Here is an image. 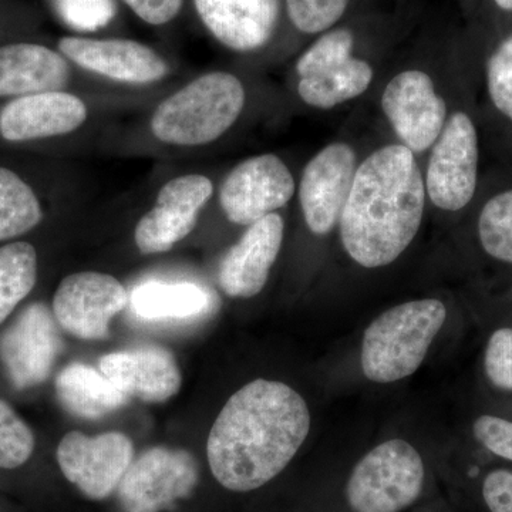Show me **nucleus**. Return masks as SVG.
<instances>
[{
  "mask_svg": "<svg viewBox=\"0 0 512 512\" xmlns=\"http://www.w3.org/2000/svg\"><path fill=\"white\" fill-rule=\"evenodd\" d=\"M311 430L305 399L288 384L256 379L229 397L207 443L215 480L235 493L264 487L282 473Z\"/></svg>",
  "mask_w": 512,
  "mask_h": 512,
  "instance_id": "f257e3e1",
  "label": "nucleus"
},
{
  "mask_svg": "<svg viewBox=\"0 0 512 512\" xmlns=\"http://www.w3.org/2000/svg\"><path fill=\"white\" fill-rule=\"evenodd\" d=\"M60 18L80 32L106 28L117 12L116 0H55Z\"/></svg>",
  "mask_w": 512,
  "mask_h": 512,
  "instance_id": "c756f323",
  "label": "nucleus"
},
{
  "mask_svg": "<svg viewBox=\"0 0 512 512\" xmlns=\"http://www.w3.org/2000/svg\"><path fill=\"white\" fill-rule=\"evenodd\" d=\"M471 79L460 70L446 124L421 161L429 207L444 215L460 214L480 191L481 137Z\"/></svg>",
  "mask_w": 512,
  "mask_h": 512,
  "instance_id": "20e7f679",
  "label": "nucleus"
},
{
  "mask_svg": "<svg viewBox=\"0 0 512 512\" xmlns=\"http://www.w3.org/2000/svg\"><path fill=\"white\" fill-rule=\"evenodd\" d=\"M134 15L151 26L173 22L183 9L184 0H123Z\"/></svg>",
  "mask_w": 512,
  "mask_h": 512,
  "instance_id": "473e14b6",
  "label": "nucleus"
},
{
  "mask_svg": "<svg viewBox=\"0 0 512 512\" xmlns=\"http://www.w3.org/2000/svg\"><path fill=\"white\" fill-rule=\"evenodd\" d=\"M493 3L500 12L512 15V0H493Z\"/></svg>",
  "mask_w": 512,
  "mask_h": 512,
  "instance_id": "f704fd0d",
  "label": "nucleus"
},
{
  "mask_svg": "<svg viewBox=\"0 0 512 512\" xmlns=\"http://www.w3.org/2000/svg\"><path fill=\"white\" fill-rule=\"evenodd\" d=\"M367 5L369 0H284L286 22L308 43L359 15Z\"/></svg>",
  "mask_w": 512,
  "mask_h": 512,
  "instance_id": "b1692460",
  "label": "nucleus"
},
{
  "mask_svg": "<svg viewBox=\"0 0 512 512\" xmlns=\"http://www.w3.org/2000/svg\"><path fill=\"white\" fill-rule=\"evenodd\" d=\"M214 195L207 175L185 174L168 180L154 207L137 222L134 241L144 255L163 254L194 231L201 211Z\"/></svg>",
  "mask_w": 512,
  "mask_h": 512,
  "instance_id": "9d476101",
  "label": "nucleus"
},
{
  "mask_svg": "<svg viewBox=\"0 0 512 512\" xmlns=\"http://www.w3.org/2000/svg\"><path fill=\"white\" fill-rule=\"evenodd\" d=\"M198 464L188 451L154 447L128 467L117 488L124 512H161L194 493Z\"/></svg>",
  "mask_w": 512,
  "mask_h": 512,
  "instance_id": "1a4fd4ad",
  "label": "nucleus"
},
{
  "mask_svg": "<svg viewBox=\"0 0 512 512\" xmlns=\"http://www.w3.org/2000/svg\"><path fill=\"white\" fill-rule=\"evenodd\" d=\"M89 117L86 103L72 93L45 92L16 97L0 111V136L12 143L64 136Z\"/></svg>",
  "mask_w": 512,
  "mask_h": 512,
  "instance_id": "a211bd4d",
  "label": "nucleus"
},
{
  "mask_svg": "<svg viewBox=\"0 0 512 512\" xmlns=\"http://www.w3.org/2000/svg\"><path fill=\"white\" fill-rule=\"evenodd\" d=\"M56 394L67 412L86 420L109 416L130 399L100 370L83 363H72L57 375Z\"/></svg>",
  "mask_w": 512,
  "mask_h": 512,
  "instance_id": "4be33fe9",
  "label": "nucleus"
},
{
  "mask_svg": "<svg viewBox=\"0 0 512 512\" xmlns=\"http://www.w3.org/2000/svg\"><path fill=\"white\" fill-rule=\"evenodd\" d=\"M42 218L35 191L18 174L0 167V241L26 234Z\"/></svg>",
  "mask_w": 512,
  "mask_h": 512,
  "instance_id": "a878e982",
  "label": "nucleus"
},
{
  "mask_svg": "<svg viewBox=\"0 0 512 512\" xmlns=\"http://www.w3.org/2000/svg\"><path fill=\"white\" fill-rule=\"evenodd\" d=\"M100 372L121 392L147 403H163L181 389V372L174 356L158 346H143L101 357Z\"/></svg>",
  "mask_w": 512,
  "mask_h": 512,
  "instance_id": "aec40b11",
  "label": "nucleus"
},
{
  "mask_svg": "<svg viewBox=\"0 0 512 512\" xmlns=\"http://www.w3.org/2000/svg\"><path fill=\"white\" fill-rule=\"evenodd\" d=\"M59 50L69 62L114 82L151 84L168 74L163 57L136 40L66 36L59 40Z\"/></svg>",
  "mask_w": 512,
  "mask_h": 512,
  "instance_id": "dca6fc26",
  "label": "nucleus"
},
{
  "mask_svg": "<svg viewBox=\"0 0 512 512\" xmlns=\"http://www.w3.org/2000/svg\"><path fill=\"white\" fill-rule=\"evenodd\" d=\"M446 318V305L434 298L402 303L377 316L363 336L360 362L367 379L386 384L412 376Z\"/></svg>",
  "mask_w": 512,
  "mask_h": 512,
  "instance_id": "423d86ee",
  "label": "nucleus"
},
{
  "mask_svg": "<svg viewBox=\"0 0 512 512\" xmlns=\"http://www.w3.org/2000/svg\"><path fill=\"white\" fill-rule=\"evenodd\" d=\"M70 80L69 60L36 43L0 47V97L59 92Z\"/></svg>",
  "mask_w": 512,
  "mask_h": 512,
  "instance_id": "412c9836",
  "label": "nucleus"
},
{
  "mask_svg": "<svg viewBox=\"0 0 512 512\" xmlns=\"http://www.w3.org/2000/svg\"><path fill=\"white\" fill-rule=\"evenodd\" d=\"M63 476L86 497L104 500L117 491L133 463L131 440L121 433L87 437L79 431L66 434L57 447Z\"/></svg>",
  "mask_w": 512,
  "mask_h": 512,
  "instance_id": "f8f14e48",
  "label": "nucleus"
},
{
  "mask_svg": "<svg viewBox=\"0 0 512 512\" xmlns=\"http://www.w3.org/2000/svg\"><path fill=\"white\" fill-rule=\"evenodd\" d=\"M402 30L400 18L363 10L303 47L293 63V80L326 72L365 53L392 52Z\"/></svg>",
  "mask_w": 512,
  "mask_h": 512,
  "instance_id": "9b49d317",
  "label": "nucleus"
},
{
  "mask_svg": "<svg viewBox=\"0 0 512 512\" xmlns=\"http://www.w3.org/2000/svg\"><path fill=\"white\" fill-rule=\"evenodd\" d=\"M485 504L491 512H512V473L495 470L488 474L483 485Z\"/></svg>",
  "mask_w": 512,
  "mask_h": 512,
  "instance_id": "72a5a7b5",
  "label": "nucleus"
},
{
  "mask_svg": "<svg viewBox=\"0 0 512 512\" xmlns=\"http://www.w3.org/2000/svg\"><path fill=\"white\" fill-rule=\"evenodd\" d=\"M247 104V86L238 74H201L158 104L151 133L168 146H208L237 126Z\"/></svg>",
  "mask_w": 512,
  "mask_h": 512,
  "instance_id": "39448f33",
  "label": "nucleus"
},
{
  "mask_svg": "<svg viewBox=\"0 0 512 512\" xmlns=\"http://www.w3.org/2000/svg\"><path fill=\"white\" fill-rule=\"evenodd\" d=\"M427 208L420 158L389 138L367 148L357 165L340 217V245L360 268H386L413 244Z\"/></svg>",
  "mask_w": 512,
  "mask_h": 512,
  "instance_id": "f03ea898",
  "label": "nucleus"
},
{
  "mask_svg": "<svg viewBox=\"0 0 512 512\" xmlns=\"http://www.w3.org/2000/svg\"><path fill=\"white\" fill-rule=\"evenodd\" d=\"M285 238V220L279 212L249 225L218 269V282L229 298H254L264 291Z\"/></svg>",
  "mask_w": 512,
  "mask_h": 512,
  "instance_id": "f3484780",
  "label": "nucleus"
},
{
  "mask_svg": "<svg viewBox=\"0 0 512 512\" xmlns=\"http://www.w3.org/2000/svg\"><path fill=\"white\" fill-rule=\"evenodd\" d=\"M36 249L28 242H13L0 248V323L9 318L35 288Z\"/></svg>",
  "mask_w": 512,
  "mask_h": 512,
  "instance_id": "393cba45",
  "label": "nucleus"
},
{
  "mask_svg": "<svg viewBox=\"0 0 512 512\" xmlns=\"http://www.w3.org/2000/svg\"><path fill=\"white\" fill-rule=\"evenodd\" d=\"M485 373L495 387L512 392V329H498L488 340Z\"/></svg>",
  "mask_w": 512,
  "mask_h": 512,
  "instance_id": "7c9ffc66",
  "label": "nucleus"
},
{
  "mask_svg": "<svg viewBox=\"0 0 512 512\" xmlns=\"http://www.w3.org/2000/svg\"><path fill=\"white\" fill-rule=\"evenodd\" d=\"M483 77L491 113L512 130V32L505 33L488 50Z\"/></svg>",
  "mask_w": 512,
  "mask_h": 512,
  "instance_id": "cd10ccee",
  "label": "nucleus"
},
{
  "mask_svg": "<svg viewBox=\"0 0 512 512\" xmlns=\"http://www.w3.org/2000/svg\"><path fill=\"white\" fill-rule=\"evenodd\" d=\"M208 305V293L191 282L148 281L131 293L134 315L144 320L190 319Z\"/></svg>",
  "mask_w": 512,
  "mask_h": 512,
  "instance_id": "5701e85b",
  "label": "nucleus"
},
{
  "mask_svg": "<svg viewBox=\"0 0 512 512\" xmlns=\"http://www.w3.org/2000/svg\"><path fill=\"white\" fill-rule=\"evenodd\" d=\"M477 235L485 254L512 265V184L491 192L481 205Z\"/></svg>",
  "mask_w": 512,
  "mask_h": 512,
  "instance_id": "bb28decb",
  "label": "nucleus"
},
{
  "mask_svg": "<svg viewBox=\"0 0 512 512\" xmlns=\"http://www.w3.org/2000/svg\"><path fill=\"white\" fill-rule=\"evenodd\" d=\"M296 190L298 180L284 158L265 153L235 165L222 181L218 200L231 224L249 227L285 208Z\"/></svg>",
  "mask_w": 512,
  "mask_h": 512,
  "instance_id": "6e6552de",
  "label": "nucleus"
},
{
  "mask_svg": "<svg viewBox=\"0 0 512 512\" xmlns=\"http://www.w3.org/2000/svg\"><path fill=\"white\" fill-rule=\"evenodd\" d=\"M474 436L495 456L512 461V421L495 416L478 417Z\"/></svg>",
  "mask_w": 512,
  "mask_h": 512,
  "instance_id": "2f4dec72",
  "label": "nucleus"
},
{
  "mask_svg": "<svg viewBox=\"0 0 512 512\" xmlns=\"http://www.w3.org/2000/svg\"><path fill=\"white\" fill-rule=\"evenodd\" d=\"M60 350L59 323L45 303L28 306L0 336V360L16 389L45 382Z\"/></svg>",
  "mask_w": 512,
  "mask_h": 512,
  "instance_id": "4468645a",
  "label": "nucleus"
},
{
  "mask_svg": "<svg viewBox=\"0 0 512 512\" xmlns=\"http://www.w3.org/2000/svg\"><path fill=\"white\" fill-rule=\"evenodd\" d=\"M204 28L238 55H255L272 45L286 20L284 0H194Z\"/></svg>",
  "mask_w": 512,
  "mask_h": 512,
  "instance_id": "2eb2a0df",
  "label": "nucleus"
},
{
  "mask_svg": "<svg viewBox=\"0 0 512 512\" xmlns=\"http://www.w3.org/2000/svg\"><path fill=\"white\" fill-rule=\"evenodd\" d=\"M392 52L365 53L315 76L293 80L296 99L306 109L332 111L373 93Z\"/></svg>",
  "mask_w": 512,
  "mask_h": 512,
  "instance_id": "6ab92c4d",
  "label": "nucleus"
},
{
  "mask_svg": "<svg viewBox=\"0 0 512 512\" xmlns=\"http://www.w3.org/2000/svg\"><path fill=\"white\" fill-rule=\"evenodd\" d=\"M424 487V463L407 441H384L366 454L346 485L355 512H402L416 503Z\"/></svg>",
  "mask_w": 512,
  "mask_h": 512,
  "instance_id": "0eeeda50",
  "label": "nucleus"
},
{
  "mask_svg": "<svg viewBox=\"0 0 512 512\" xmlns=\"http://www.w3.org/2000/svg\"><path fill=\"white\" fill-rule=\"evenodd\" d=\"M126 288L114 276L77 272L60 282L53 315L60 328L83 340L109 338L110 322L126 308Z\"/></svg>",
  "mask_w": 512,
  "mask_h": 512,
  "instance_id": "ddd939ff",
  "label": "nucleus"
},
{
  "mask_svg": "<svg viewBox=\"0 0 512 512\" xmlns=\"http://www.w3.org/2000/svg\"><path fill=\"white\" fill-rule=\"evenodd\" d=\"M456 67V63H444L436 49L416 50L389 63L373 90L390 138L421 161L446 124L460 74Z\"/></svg>",
  "mask_w": 512,
  "mask_h": 512,
  "instance_id": "7ed1b4c3",
  "label": "nucleus"
},
{
  "mask_svg": "<svg viewBox=\"0 0 512 512\" xmlns=\"http://www.w3.org/2000/svg\"><path fill=\"white\" fill-rule=\"evenodd\" d=\"M35 450V436L8 403L0 399V468L23 466Z\"/></svg>",
  "mask_w": 512,
  "mask_h": 512,
  "instance_id": "c85d7f7f",
  "label": "nucleus"
}]
</instances>
